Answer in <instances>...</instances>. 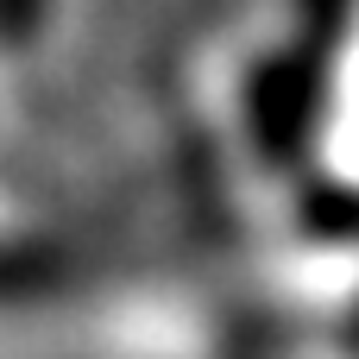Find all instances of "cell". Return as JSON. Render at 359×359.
<instances>
[{"instance_id":"1","label":"cell","mask_w":359,"mask_h":359,"mask_svg":"<svg viewBox=\"0 0 359 359\" xmlns=\"http://www.w3.org/2000/svg\"><path fill=\"white\" fill-rule=\"evenodd\" d=\"M38 13V0H0V25H25Z\"/></svg>"}]
</instances>
